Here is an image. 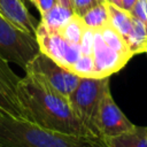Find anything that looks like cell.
I'll return each instance as SVG.
<instances>
[{"label":"cell","instance_id":"277c9868","mask_svg":"<svg viewBox=\"0 0 147 147\" xmlns=\"http://www.w3.org/2000/svg\"><path fill=\"white\" fill-rule=\"evenodd\" d=\"M38 52L36 37L18 29L0 14V56L25 70Z\"/></svg>","mask_w":147,"mask_h":147},{"label":"cell","instance_id":"603a6c76","mask_svg":"<svg viewBox=\"0 0 147 147\" xmlns=\"http://www.w3.org/2000/svg\"><path fill=\"white\" fill-rule=\"evenodd\" d=\"M137 0H122V8L126 11H131L136 5Z\"/></svg>","mask_w":147,"mask_h":147},{"label":"cell","instance_id":"8fae6325","mask_svg":"<svg viewBox=\"0 0 147 147\" xmlns=\"http://www.w3.org/2000/svg\"><path fill=\"white\" fill-rule=\"evenodd\" d=\"M40 15H41L40 24H42L46 29L51 31H60L71 20L75 13L72 8L63 6L61 3H56L49 10Z\"/></svg>","mask_w":147,"mask_h":147},{"label":"cell","instance_id":"5bb4252c","mask_svg":"<svg viewBox=\"0 0 147 147\" xmlns=\"http://www.w3.org/2000/svg\"><path fill=\"white\" fill-rule=\"evenodd\" d=\"M108 14H109V24L123 37L125 38L132 26L133 16L130 11L117 7L110 2H107Z\"/></svg>","mask_w":147,"mask_h":147},{"label":"cell","instance_id":"ffe728a7","mask_svg":"<svg viewBox=\"0 0 147 147\" xmlns=\"http://www.w3.org/2000/svg\"><path fill=\"white\" fill-rule=\"evenodd\" d=\"M93 40H94V31L86 28V30L84 31V34L82 37V40L79 42V47H80L82 54L92 55V52H93Z\"/></svg>","mask_w":147,"mask_h":147},{"label":"cell","instance_id":"3957f363","mask_svg":"<svg viewBox=\"0 0 147 147\" xmlns=\"http://www.w3.org/2000/svg\"><path fill=\"white\" fill-rule=\"evenodd\" d=\"M107 90H109V77H82L77 87L68 98L76 117L86 132L98 138L100 137L96 130V115L101 99Z\"/></svg>","mask_w":147,"mask_h":147},{"label":"cell","instance_id":"2e32d148","mask_svg":"<svg viewBox=\"0 0 147 147\" xmlns=\"http://www.w3.org/2000/svg\"><path fill=\"white\" fill-rule=\"evenodd\" d=\"M99 31L101 33L102 39L105 40V42L109 47H111L113 49H115L116 52H118L119 54H122L123 56H125L127 59H131L133 56L132 53L130 52V49H129V47H127L124 38L110 24L106 25L105 28H102Z\"/></svg>","mask_w":147,"mask_h":147},{"label":"cell","instance_id":"30bf717a","mask_svg":"<svg viewBox=\"0 0 147 147\" xmlns=\"http://www.w3.org/2000/svg\"><path fill=\"white\" fill-rule=\"evenodd\" d=\"M0 14L18 29L36 37L38 23L28 10L23 0H0Z\"/></svg>","mask_w":147,"mask_h":147},{"label":"cell","instance_id":"4fadbf2b","mask_svg":"<svg viewBox=\"0 0 147 147\" xmlns=\"http://www.w3.org/2000/svg\"><path fill=\"white\" fill-rule=\"evenodd\" d=\"M132 55L147 52V26L133 16L132 26L124 38Z\"/></svg>","mask_w":147,"mask_h":147},{"label":"cell","instance_id":"52a82bcc","mask_svg":"<svg viewBox=\"0 0 147 147\" xmlns=\"http://www.w3.org/2000/svg\"><path fill=\"white\" fill-rule=\"evenodd\" d=\"M127 117L122 113L115 103L110 90H107L101 99L98 115H96V130L100 138L103 140L118 137L134 129Z\"/></svg>","mask_w":147,"mask_h":147},{"label":"cell","instance_id":"d6986e66","mask_svg":"<svg viewBox=\"0 0 147 147\" xmlns=\"http://www.w3.org/2000/svg\"><path fill=\"white\" fill-rule=\"evenodd\" d=\"M103 2H107V0H71V7L76 15L82 16L88 9Z\"/></svg>","mask_w":147,"mask_h":147},{"label":"cell","instance_id":"44dd1931","mask_svg":"<svg viewBox=\"0 0 147 147\" xmlns=\"http://www.w3.org/2000/svg\"><path fill=\"white\" fill-rule=\"evenodd\" d=\"M130 13L147 26V0H137L133 9Z\"/></svg>","mask_w":147,"mask_h":147},{"label":"cell","instance_id":"6da1fadb","mask_svg":"<svg viewBox=\"0 0 147 147\" xmlns=\"http://www.w3.org/2000/svg\"><path fill=\"white\" fill-rule=\"evenodd\" d=\"M17 95L24 119L51 131L90 136L76 117L69 99L36 76L25 72L20 78Z\"/></svg>","mask_w":147,"mask_h":147},{"label":"cell","instance_id":"7c38bea8","mask_svg":"<svg viewBox=\"0 0 147 147\" xmlns=\"http://www.w3.org/2000/svg\"><path fill=\"white\" fill-rule=\"evenodd\" d=\"M105 141L107 147H147V127L134 126L133 130Z\"/></svg>","mask_w":147,"mask_h":147},{"label":"cell","instance_id":"484cf974","mask_svg":"<svg viewBox=\"0 0 147 147\" xmlns=\"http://www.w3.org/2000/svg\"><path fill=\"white\" fill-rule=\"evenodd\" d=\"M146 53H147V52H146Z\"/></svg>","mask_w":147,"mask_h":147},{"label":"cell","instance_id":"ba28073f","mask_svg":"<svg viewBox=\"0 0 147 147\" xmlns=\"http://www.w3.org/2000/svg\"><path fill=\"white\" fill-rule=\"evenodd\" d=\"M18 82L20 77L9 67L8 61L0 56V110L13 117L24 119L17 95Z\"/></svg>","mask_w":147,"mask_h":147},{"label":"cell","instance_id":"d4e9b609","mask_svg":"<svg viewBox=\"0 0 147 147\" xmlns=\"http://www.w3.org/2000/svg\"><path fill=\"white\" fill-rule=\"evenodd\" d=\"M107 2H110V3L122 8V0H107Z\"/></svg>","mask_w":147,"mask_h":147},{"label":"cell","instance_id":"8992f818","mask_svg":"<svg viewBox=\"0 0 147 147\" xmlns=\"http://www.w3.org/2000/svg\"><path fill=\"white\" fill-rule=\"evenodd\" d=\"M36 39L39 51L68 70L82 55L79 45L71 44L65 40L59 31H51L42 24L38 23L36 30Z\"/></svg>","mask_w":147,"mask_h":147},{"label":"cell","instance_id":"e0dca14e","mask_svg":"<svg viewBox=\"0 0 147 147\" xmlns=\"http://www.w3.org/2000/svg\"><path fill=\"white\" fill-rule=\"evenodd\" d=\"M86 30V26L82 20L80 16L78 15H74L71 17V20L59 31L62 37L68 40L69 42L71 44H76V45H79L80 40H82V37L84 34V31Z\"/></svg>","mask_w":147,"mask_h":147},{"label":"cell","instance_id":"9a60e30c","mask_svg":"<svg viewBox=\"0 0 147 147\" xmlns=\"http://www.w3.org/2000/svg\"><path fill=\"white\" fill-rule=\"evenodd\" d=\"M80 17L87 29H91L93 31L101 30L102 28L109 24V14L107 8V2L94 6L93 8L88 9L85 14H83Z\"/></svg>","mask_w":147,"mask_h":147},{"label":"cell","instance_id":"7402d4cb","mask_svg":"<svg viewBox=\"0 0 147 147\" xmlns=\"http://www.w3.org/2000/svg\"><path fill=\"white\" fill-rule=\"evenodd\" d=\"M30 1L37 7L40 14L46 13L47 10H49L53 6L57 3V0H30Z\"/></svg>","mask_w":147,"mask_h":147},{"label":"cell","instance_id":"7a4b0ae2","mask_svg":"<svg viewBox=\"0 0 147 147\" xmlns=\"http://www.w3.org/2000/svg\"><path fill=\"white\" fill-rule=\"evenodd\" d=\"M0 147H107V145L98 137L51 131L0 110Z\"/></svg>","mask_w":147,"mask_h":147},{"label":"cell","instance_id":"5b68a950","mask_svg":"<svg viewBox=\"0 0 147 147\" xmlns=\"http://www.w3.org/2000/svg\"><path fill=\"white\" fill-rule=\"evenodd\" d=\"M25 72L41 79L56 92L67 98H69L72 91L77 87L82 78L67 68L62 67L40 51L29 62L25 68Z\"/></svg>","mask_w":147,"mask_h":147},{"label":"cell","instance_id":"9c48e42d","mask_svg":"<svg viewBox=\"0 0 147 147\" xmlns=\"http://www.w3.org/2000/svg\"><path fill=\"white\" fill-rule=\"evenodd\" d=\"M92 56L95 64L96 78L109 77L111 74L122 69L130 60L109 47L102 39L100 31H94Z\"/></svg>","mask_w":147,"mask_h":147},{"label":"cell","instance_id":"ac0fdd59","mask_svg":"<svg viewBox=\"0 0 147 147\" xmlns=\"http://www.w3.org/2000/svg\"><path fill=\"white\" fill-rule=\"evenodd\" d=\"M71 72L79 77H94L96 78V71H95V64L92 55H85L82 54L79 59L75 62V64L70 69Z\"/></svg>","mask_w":147,"mask_h":147},{"label":"cell","instance_id":"cb8c5ba5","mask_svg":"<svg viewBox=\"0 0 147 147\" xmlns=\"http://www.w3.org/2000/svg\"><path fill=\"white\" fill-rule=\"evenodd\" d=\"M57 3H61L63 6H67V7L72 8L71 7V0H57Z\"/></svg>","mask_w":147,"mask_h":147}]
</instances>
